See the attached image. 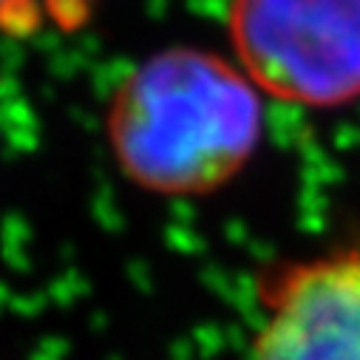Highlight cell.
Instances as JSON below:
<instances>
[{
  "label": "cell",
  "mask_w": 360,
  "mask_h": 360,
  "mask_svg": "<svg viewBox=\"0 0 360 360\" xmlns=\"http://www.w3.org/2000/svg\"><path fill=\"white\" fill-rule=\"evenodd\" d=\"M236 65L301 108L360 100V0H230Z\"/></svg>",
  "instance_id": "2"
},
{
  "label": "cell",
  "mask_w": 360,
  "mask_h": 360,
  "mask_svg": "<svg viewBox=\"0 0 360 360\" xmlns=\"http://www.w3.org/2000/svg\"><path fill=\"white\" fill-rule=\"evenodd\" d=\"M91 0H0V32L23 34L46 26H74Z\"/></svg>",
  "instance_id": "4"
},
{
  "label": "cell",
  "mask_w": 360,
  "mask_h": 360,
  "mask_svg": "<svg viewBox=\"0 0 360 360\" xmlns=\"http://www.w3.org/2000/svg\"><path fill=\"white\" fill-rule=\"evenodd\" d=\"M261 91L213 51L167 49L111 94L105 136L114 162L153 196H207L236 179L261 142Z\"/></svg>",
  "instance_id": "1"
},
{
  "label": "cell",
  "mask_w": 360,
  "mask_h": 360,
  "mask_svg": "<svg viewBox=\"0 0 360 360\" xmlns=\"http://www.w3.org/2000/svg\"><path fill=\"white\" fill-rule=\"evenodd\" d=\"M250 360H360V244L266 281Z\"/></svg>",
  "instance_id": "3"
}]
</instances>
